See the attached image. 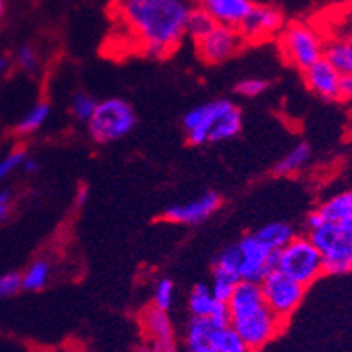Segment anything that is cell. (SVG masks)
<instances>
[{
    "label": "cell",
    "instance_id": "obj_41",
    "mask_svg": "<svg viewBox=\"0 0 352 352\" xmlns=\"http://www.w3.org/2000/svg\"><path fill=\"white\" fill-rule=\"evenodd\" d=\"M343 225H347V227L352 228V205H351V212H349L347 219H345V223H343Z\"/></svg>",
    "mask_w": 352,
    "mask_h": 352
},
{
    "label": "cell",
    "instance_id": "obj_37",
    "mask_svg": "<svg viewBox=\"0 0 352 352\" xmlns=\"http://www.w3.org/2000/svg\"><path fill=\"white\" fill-rule=\"evenodd\" d=\"M87 201H88V190L87 187H81V189L76 192V205H78V207H83Z\"/></svg>",
    "mask_w": 352,
    "mask_h": 352
},
{
    "label": "cell",
    "instance_id": "obj_27",
    "mask_svg": "<svg viewBox=\"0 0 352 352\" xmlns=\"http://www.w3.org/2000/svg\"><path fill=\"white\" fill-rule=\"evenodd\" d=\"M173 300H175V283L167 277L160 278L155 286L153 306L157 309L169 311V307L173 306Z\"/></svg>",
    "mask_w": 352,
    "mask_h": 352
},
{
    "label": "cell",
    "instance_id": "obj_19",
    "mask_svg": "<svg viewBox=\"0 0 352 352\" xmlns=\"http://www.w3.org/2000/svg\"><path fill=\"white\" fill-rule=\"evenodd\" d=\"M254 236L257 237L270 252H278L280 248H284L287 243L292 241L297 234H295V228H293L289 223L274 221L261 227L259 230L255 232Z\"/></svg>",
    "mask_w": 352,
    "mask_h": 352
},
{
    "label": "cell",
    "instance_id": "obj_36",
    "mask_svg": "<svg viewBox=\"0 0 352 352\" xmlns=\"http://www.w3.org/2000/svg\"><path fill=\"white\" fill-rule=\"evenodd\" d=\"M324 223H325V219L322 218V214H320L318 210H313V212L307 214L306 227H307V230H309V232H313V230H316V228H320V227H322V225H324Z\"/></svg>",
    "mask_w": 352,
    "mask_h": 352
},
{
    "label": "cell",
    "instance_id": "obj_32",
    "mask_svg": "<svg viewBox=\"0 0 352 352\" xmlns=\"http://www.w3.org/2000/svg\"><path fill=\"white\" fill-rule=\"evenodd\" d=\"M23 160H25V153L23 151H13V153L2 158L0 160V182H4L11 173L16 171L19 167H22Z\"/></svg>",
    "mask_w": 352,
    "mask_h": 352
},
{
    "label": "cell",
    "instance_id": "obj_34",
    "mask_svg": "<svg viewBox=\"0 0 352 352\" xmlns=\"http://www.w3.org/2000/svg\"><path fill=\"white\" fill-rule=\"evenodd\" d=\"M151 352H178L175 340H167V342H153L148 343Z\"/></svg>",
    "mask_w": 352,
    "mask_h": 352
},
{
    "label": "cell",
    "instance_id": "obj_1",
    "mask_svg": "<svg viewBox=\"0 0 352 352\" xmlns=\"http://www.w3.org/2000/svg\"><path fill=\"white\" fill-rule=\"evenodd\" d=\"M187 0H117L116 13L144 54L164 58L186 36Z\"/></svg>",
    "mask_w": 352,
    "mask_h": 352
},
{
    "label": "cell",
    "instance_id": "obj_6",
    "mask_svg": "<svg viewBox=\"0 0 352 352\" xmlns=\"http://www.w3.org/2000/svg\"><path fill=\"white\" fill-rule=\"evenodd\" d=\"M87 124L88 133L96 142L108 144L124 139L137 124V116L130 102L110 98L98 102V108Z\"/></svg>",
    "mask_w": 352,
    "mask_h": 352
},
{
    "label": "cell",
    "instance_id": "obj_3",
    "mask_svg": "<svg viewBox=\"0 0 352 352\" xmlns=\"http://www.w3.org/2000/svg\"><path fill=\"white\" fill-rule=\"evenodd\" d=\"M274 270L307 287L324 275V261L307 236H295L272 255Z\"/></svg>",
    "mask_w": 352,
    "mask_h": 352
},
{
    "label": "cell",
    "instance_id": "obj_40",
    "mask_svg": "<svg viewBox=\"0 0 352 352\" xmlns=\"http://www.w3.org/2000/svg\"><path fill=\"white\" fill-rule=\"evenodd\" d=\"M6 69H8V60H6V58H0V78L4 76Z\"/></svg>",
    "mask_w": 352,
    "mask_h": 352
},
{
    "label": "cell",
    "instance_id": "obj_25",
    "mask_svg": "<svg viewBox=\"0 0 352 352\" xmlns=\"http://www.w3.org/2000/svg\"><path fill=\"white\" fill-rule=\"evenodd\" d=\"M49 116H51V107H49L47 102H36V104H34L31 110H28V113L20 119L16 130L22 135L34 133V131L40 130V128L45 124Z\"/></svg>",
    "mask_w": 352,
    "mask_h": 352
},
{
    "label": "cell",
    "instance_id": "obj_15",
    "mask_svg": "<svg viewBox=\"0 0 352 352\" xmlns=\"http://www.w3.org/2000/svg\"><path fill=\"white\" fill-rule=\"evenodd\" d=\"M225 327L207 318H190L187 325L184 347L186 352H218L221 331Z\"/></svg>",
    "mask_w": 352,
    "mask_h": 352
},
{
    "label": "cell",
    "instance_id": "obj_11",
    "mask_svg": "<svg viewBox=\"0 0 352 352\" xmlns=\"http://www.w3.org/2000/svg\"><path fill=\"white\" fill-rule=\"evenodd\" d=\"M219 207H221V196L214 190H209L199 198L190 199L186 204H176L167 207L164 218L169 223H176V225H199L205 219H209Z\"/></svg>",
    "mask_w": 352,
    "mask_h": 352
},
{
    "label": "cell",
    "instance_id": "obj_38",
    "mask_svg": "<svg viewBox=\"0 0 352 352\" xmlns=\"http://www.w3.org/2000/svg\"><path fill=\"white\" fill-rule=\"evenodd\" d=\"M22 167H23V169H25V171H28V173H34V171H36V169H38V164H36V160H33V158H28V157H25V160H23Z\"/></svg>",
    "mask_w": 352,
    "mask_h": 352
},
{
    "label": "cell",
    "instance_id": "obj_30",
    "mask_svg": "<svg viewBox=\"0 0 352 352\" xmlns=\"http://www.w3.org/2000/svg\"><path fill=\"white\" fill-rule=\"evenodd\" d=\"M16 63L25 72H31V74L36 72L38 67H40V58H38L36 49L33 45H23L19 54H16Z\"/></svg>",
    "mask_w": 352,
    "mask_h": 352
},
{
    "label": "cell",
    "instance_id": "obj_4",
    "mask_svg": "<svg viewBox=\"0 0 352 352\" xmlns=\"http://www.w3.org/2000/svg\"><path fill=\"white\" fill-rule=\"evenodd\" d=\"M307 237L324 261V274L343 275L352 272V228L343 223H324Z\"/></svg>",
    "mask_w": 352,
    "mask_h": 352
},
{
    "label": "cell",
    "instance_id": "obj_8",
    "mask_svg": "<svg viewBox=\"0 0 352 352\" xmlns=\"http://www.w3.org/2000/svg\"><path fill=\"white\" fill-rule=\"evenodd\" d=\"M237 246V275L245 283H257L264 278V275L274 270L272 255L263 243L250 234L236 243Z\"/></svg>",
    "mask_w": 352,
    "mask_h": 352
},
{
    "label": "cell",
    "instance_id": "obj_12",
    "mask_svg": "<svg viewBox=\"0 0 352 352\" xmlns=\"http://www.w3.org/2000/svg\"><path fill=\"white\" fill-rule=\"evenodd\" d=\"M225 99H216V101L205 102L199 107L192 108L184 117V130H186L187 140L195 146L209 142L210 131L214 128V122L218 119L219 111L223 108Z\"/></svg>",
    "mask_w": 352,
    "mask_h": 352
},
{
    "label": "cell",
    "instance_id": "obj_20",
    "mask_svg": "<svg viewBox=\"0 0 352 352\" xmlns=\"http://www.w3.org/2000/svg\"><path fill=\"white\" fill-rule=\"evenodd\" d=\"M322 58L342 76L352 74V45L345 38H334L325 43Z\"/></svg>",
    "mask_w": 352,
    "mask_h": 352
},
{
    "label": "cell",
    "instance_id": "obj_10",
    "mask_svg": "<svg viewBox=\"0 0 352 352\" xmlns=\"http://www.w3.org/2000/svg\"><path fill=\"white\" fill-rule=\"evenodd\" d=\"M284 25H286L284 13L277 6L254 4L250 13L246 14V19L237 29L245 42H263V40L277 36Z\"/></svg>",
    "mask_w": 352,
    "mask_h": 352
},
{
    "label": "cell",
    "instance_id": "obj_14",
    "mask_svg": "<svg viewBox=\"0 0 352 352\" xmlns=\"http://www.w3.org/2000/svg\"><path fill=\"white\" fill-rule=\"evenodd\" d=\"M340 78L342 74L333 69L324 58L304 70V81H306L307 88L318 98L327 99V101H338Z\"/></svg>",
    "mask_w": 352,
    "mask_h": 352
},
{
    "label": "cell",
    "instance_id": "obj_26",
    "mask_svg": "<svg viewBox=\"0 0 352 352\" xmlns=\"http://www.w3.org/2000/svg\"><path fill=\"white\" fill-rule=\"evenodd\" d=\"M98 108V101L88 96V94L79 92L72 98V102H70V110H72V116L81 122H88L92 119L94 111Z\"/></svg>",
    "mask_w": 352,
    "mask_h": 352
},
{
    "label": "cell",
    "instance_id": "obj_45",
    "mask_svg": "<svg viewBox=\"0 0 352 352\" xmlns=\"http://www.w3.org/2000/svg\"><path fill=\"white\" fill-rule=\"evenodd\" d=\"M81 352H88V351H81Z\"/></svg>",
    "mask_w": 352,
    "mask_h": 352
},
{
    "label": "cell",
    "instance_id": "obj_44",
    "mask_svg": "<svg viewBox=\"0 0 352 352\" xmlns=\"http://www.w3.org/2000/svg\"><path fill=\"white\" fill-rule=\"evenodd\" d=\"M345 40H347V42L351 43V45H352V31H351V33L347 34V36H345Z\"/></svg>",
    "mask_w": 352,
    "mask_h": 352
},
{
    "label": "cell",
    "instance_id": "obj_22",
    "mask_svg": "<svg viewBox=\"0 0 352 352\" xmlns=\"http://www.w3.org/2000/svg\"><path fill=\"white\" fill-rule=\"evenodd\" d=\"M216 25H218V23L214 22L212 16H210L204 8L192 6L189 11V16H187L186 34H189L195 42H199V40L207 36Z\"/></svg>",
    "mask_w": 352,
    "mask_h": 352
},
{
    "label": "cell",
    "instance_id": "obj_16",
    "mask_svg": "<svg viewBox=\"0 0 352 352\" xmlns=\"http://www.w3.org/2000/svg\"><path fill=\"white\" fill-rule=\"evenodd\" d=\"M198 6L204 8L218 25L237 29L254 8V2L252 0H198Z\"/></svg>",
    "mask_w": 352,
    "mask_h": 352
},
{
    "label": "cell",
    "instance_id": "obj_24",
    "mask_svg": "<svg viewBox=\"0 0 352 352\" xmlns=\"http://www.w3.org/2000/svg\"><path fill=\"white\" fill-rule=\"evenodd\" d=\"M49 278H51V264L43 259L34 261L33 264H29V268L22 275V289L40 292L47 286Z\"/></svg>",
    "mask_w": 352,
    "mask_h": 352
},
{
    "label": "cell",
    "instance_id": "obj_39",
    "mask_svg": "<svg viewBox=\"0 0 352 352\" xmlns=\"http://www.w3.org/2000/svg\"><path fill=\"white\" fill-rule=\"evenodd\" d=\"M345 19H347V22H349V29L345 31V36H347V34L352 31V2L349 4L347 11H345ZM345 36H343V38H345Z\"/></svg>",
    "mask_w": 352,
    "mask_h": 352
},
{
    "label": "cell",
    "instance_id": "obj_23",
    "mask_svg": "<svg viewBox=\"0 0 352 352\" xmlns=\"http://www.w3.org/2000/svg\"><path fill=\"white\" fill-rule=\"evenodd\" d=\"M239 283H241V278L237 277L236 272L221 268V266H214L210 292H212V295L218 298V300L227 302Z\"/></svg>",
    "mask_w": 352,
    "mask_h": 352
},
{
    "label": "cell",
    "instance_id": "obj_31",
    "mask_svg": "<svg viewBox=\"0 0 352 352\" xmlns=\"http://www.w3.org/2000/svg\"><path fill=\"white\" fill-rule=\"evenodd\" d=\"M22 289V275L10 272L0 275V298L13 297Z\"/></svg>",
    "mask_w": 352,
    "mask_h": 352
},
{
    "label": "cell",
    "instance_id": "obj_28",
    "mask_svg": "<svg viewBox=\"0 0 352 352\" xmlns=\"http://www.w3.org/2000/svg\"><path fill=\"white\" fill-rule=\"evenodd\" d=\"M218 352H252L245 342L237 336L230 327H225L221 331L218 343Z\"/></svg>",
    "mask_w": 352,
    "mask_h": 352
},
{
    "label": "cell",
    "instance_id": "obj_29",
    "mask_svg": "<svg viewBox=\"0 0 352 352\" xmlns=\"http://www.w3.org/2000/svg\"><path fill=\"white\" fill-rule=\"evenodd\" d=\"M268 81L261 78H246L236 85V92L243 98H257L268 90Z\"/></svg>",
    "mask_w": 352,
    "mask_h": 352
},
{
    "label": "cell",
    "instance_id": "obj_9",
    "mask_svg": "<svg viewBox=\"0 0 352 352\" xmlns=\"http://www.w3.org/2000/svg\"><path fill=\"white\" fill-rule=\"evenodd\" d=\"M243 45H245V40L239 29L228 28V25H216L207 36L196 42L199 58L210 65L230 60L232 56L241 51Z\"/></svg>",
    "mask_w": 352,
    "mask_h": 352
},
{
    "label": "cell",
    "instance_id": "obj_33",
    "mask_svg": "<svg viewBox=\"0 0 352 352\" xmlns=\"http://www.w3.org/2000/svg\"><path fill=\"white\" fill-rule=\"evenodd\" d=\"M338 101H352V74L340 78Z\"/></svg>",
    "mask_w": 352,
    "mask_h": 352
},
{
    "label": "cell",
    "instance_id": "obj_35",
    "mask_svg": "<svg viewBox=\"0 0 352 352\" xmlns=\"http://www.w3.org/2000/svg\"><path fill=\"white\" fill-rule=\"evenodd\" d=\"M11 210V195L8 190H0V221L8 218Z\"/></svg>",
    "mask_w": 352,
    "mask_h": 352
},
{
    "label": "cell",
    "instance_id": "obj_17",
    "mask_svg": "<svg viewBox=\"0 0 352 352\" xmlns=\"http://www.w3.org/2000/svg\"><path fill=\"white\" fill-rule=\"evenodd\" d=\"M241 126L243 117L239 108L232 101L225 99L221 111H219L218 119L214 122L212 131H210L209 142H223V140L234 139L241 131Z\"/></svg>",
    "mask_w": 352,
    "mask_h": 352
},
{
    "label": "cell",
    "instance_id": "obj_5",
    "mask_svg": "<svg viewBox=\"0 0 352 352\" xmlns=\"http://www.w3.org/2000/svg\"><path fill=\"white\" fill-rule=\"evenodd\" d=\"M278 47L284 60L302 72L322 60L325 42L322 34L306 22H292L278 33Z\"/></svg>",
    "mask_w": 352,
    "mask_h": 352
},
{
    "label": "cell",
    "instance_id": "obj_43",
    "mask_svg": "<svg viewBox=\"0 0 352 352\" xmlns=\"http://www.w3.org/2000/svg\"><path fill=\"white\" fill-rule=\"evenodd\" d=\"M4 10H6L4 0H0V19H2V14H4Z\"/></svg>",
    "mask_w": 352,
    "mask_h": 352
},
{
    "label": "cell",
    "instance_id": "obj_7",
    "mask_svg": "<svg viewBox=\"0 0 352 352\" xmlns=\"http://www.w3.org/2000/svg\"><path fill=\"white\" fill-rule=\"evenodd\" d=\"M259 286L268 309L284 324L298 309L307 289L277 270H272L264 275Z\"/></svg>",
    "mask_w": 352,
    "mask_h": 352
},
{
    "label": "cell",
    "instance_id": "obj_13",
    "mask_svg": "<svg viewBox=\"0 0 352 352\" xmlns=\"http://www.w3.org/2000/svg\"><path fill=\"white\" fill-rule=\"evenodd\" d=\"M189 311L192 318L212 320L214 324L221 327H228V322H230L227 302H221L214 297L210 286L207 284H196L190 289Z\"/></svg>",
    "mask_w": 352,
    "mask_h": 352
},
{
    "label": "cell",
    "instance_id": "obj_42",
    "mask_svg": "<svg viewBox=\"0 0 352 352\" xmlns=\"http://www.w3.org/2000/svg\"><path fill=\"white\" fill-rule=\"evenodd\" d=\"M135 352H151V351H149V345L146 343V345H140V347L135 349Z\"/></svg>",
    "mask_w": 352,
    "mask_h": 352
},
{
    "label": "cell",
    "instance_id": "obj_18",
    "mask_svg": "<svg viewBox=\"0 0 352 352\" xmlns=\"http://www.w3.org/2000/svg\"><path fill=\"white\" fill-rule=\"evenodd\" d=\"M140 324H142V331L148 336L149 343L175 340V329H173V322L167 315V311L157 309L155 306L148 307L142 313Z\"/></svg>",
    "mask_w": 352,
    "mask_h": 352
},
{
    "label": "cell",
    "instance_id": "obj_2",
    "mask_svg": "<svg viewBox=\"0 0 352 352\" xmlns=\"http://www.w3.org/2000/svg\"><path fill=\"white\" fill-rule=\"evenodd\" d=\"M227 306L230 316L228 327L252 352L268 345L284 327V322L268 309L257 283L241 280L227 300Z\"/></svg>",
    "mask_w": 352,
    "mask_h": 352
},
{
    "label": "cell",
    "instance_id": "obj_21",
    "mask_svg": "<svg viewBox=\"0 0 352 352\" xmlns=\"http://www.w3.org/2000/svg\"><path fill=\"white\" fill-rule=\"evenodd\" d=\"M311 158V146L307 142H298L297 146H293L286 155L275 166V173L278 176H289L298 173L300 169L307 166Z\"/></svg>",
    "mask_w": 352,
    "mask_h": 352
}]
</instances>
